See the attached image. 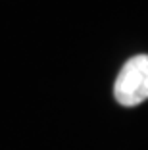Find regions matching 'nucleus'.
I'll return each mask as SVG.
<instances>
[{
  "mask_svg": "<svg viewBox=\"0 0 148 150\" xmlns=\"http://www.w3.org/2000/svg\"><path fill=\"white\" fill-rule=\"evenodd\" d=\"M115 100L121 106H137L148 98V56H133L121 67L115 85H113Z\"/></svg>",
  "mask_w": 148,
  "mask_h": 150,
  "instance_id": "obj_1",
  "label": "nucleus"
}]
</instances>
